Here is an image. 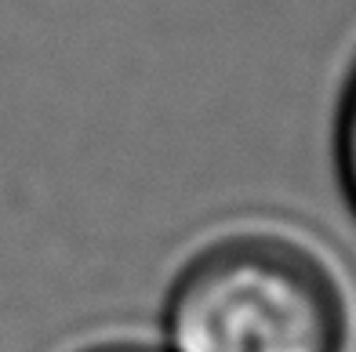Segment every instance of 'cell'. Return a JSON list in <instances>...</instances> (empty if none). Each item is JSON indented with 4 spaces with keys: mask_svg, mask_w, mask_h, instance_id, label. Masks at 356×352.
I'll list each match as a JSON object with an SVG mask.
<instances>
[{
    "mask_svg": "<svg viewBox=\"0 0 356 352\" xmlns=\"http://www.w3.org/2000/svg\"><path fill=\"white\" fill-rule=\"evenodd\" d=\"M334 164L342 178V193L349 207L356 211V66L342 87L338 99V117H334Z\"/></svg>",
    "mask_w": 356,
    "mask_h": 352,
    "instance_id": "7a4b0ae2",
    "label": "cell"
},
{
    "mask_svg": "<svg viewBox=\"0 0 356 352\" xmlns=\"http://www.w3.org/2000/svg\"><path fill=\"white\" fill-rule=\"evenodd\" d=\"M91 352H164V349H142V345H106V349H91Z\"/></svg>",
    "mask_w": 356,
    "mask_h": 352,
    "instance_id": "3957f363",
    "label": "cell"
},
{
    "mask_svg": "<svg viewBox=\"0 0 356 352\" xmlns=\"http://www.w3.org/2000/svg\"><path fill=\"white\" fill-rule=\"evenodd\" d=\"M346 301L309 247L244 233L204 247L164 301V352H342Z\"/></svg>",
    "mask_w": 356,
    "mask_h": 352,
    "instance_id": "6da1fadb",
    "label": "cell"
}]
</instances>
